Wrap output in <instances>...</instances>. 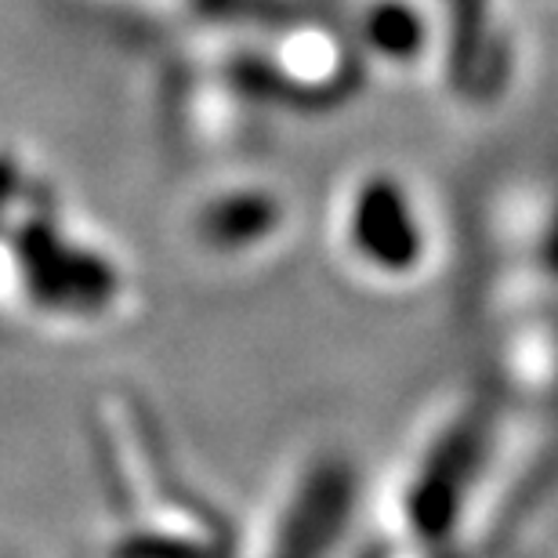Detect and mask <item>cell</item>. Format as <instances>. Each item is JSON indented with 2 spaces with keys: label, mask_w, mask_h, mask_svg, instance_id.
<instances>
[{
  "label": "cell",
  "mask_w": 558,
  "mask_h": 558,
  "mask_svg": "<svg viewBox=\"0 0 558 558\" xmlns=\"http://www.w3.org/2000/svg\"><path fill=\"white\" fill-rule=\"evenodd\" d=\"M349 247L366 272L381 279H407L421 265V232L414 210L392 185H366L349 215Z\"/></svg>",
  "instance_id": "1"
}]
</instances>
